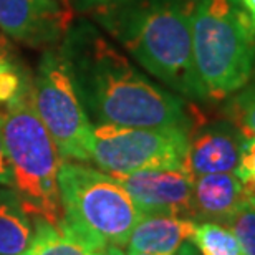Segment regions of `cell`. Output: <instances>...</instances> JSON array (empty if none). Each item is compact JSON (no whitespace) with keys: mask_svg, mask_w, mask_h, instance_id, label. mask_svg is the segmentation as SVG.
<instances>
[{"mask_svg":"<svg viewBox=\"0 0 255 255\" xmlns=\"http://www.w3.org/2000/svg\"><path fill=\"white\" fill-rule=\"evenodd\" d=\"M241 2L244 5V8H246L247 15L251 17L254 27H255V0H241Z\"/></svg>","mask_w":255,"mask_h":255,"instance_id":"obj_22","label":"cell"},{"mask_svg":"<svg viewBox=\"0 0 255 255\" xmlns=\"http://www.w3.org/2000/svg\"><path fill=\"white\" fill-rule=\"evenodd\" d=\"M96 255H128L123 249L121 247H116V246H110V247H106L103 249V251H100V252H95Z\"/></svg>","mask_w":255,"mask_h":255,"instance_id":"obj_23","label":"cell"},{"mask_svg":"<svg viewBox=\"0 0 255 255\" xmlns=\"http://www.w3.org/2000/svg\"><path fill=\"white\" fill-rule=\"evenodd\" d=\"M189 241L201 255H241L236 236L219 222H196Z\"/></svg>","mask_w":255,"mask_h":255,"instance_id":"obj_15","label":"cell"},{"mask_svg":"<svg viewBox=\"0 0 255 255\" xmlns=\"http://www.w3.org/2000/svg\"><path fill=\"white\" fill-rule=\"evenodd\" d=\"M116 2H121V0H78L80 7H85V8H100V7H105V5L116 3Z\"/></svg>","mask_w":255,"mask_h":255,"instance_id":"obj_20","label":"cell"},{"mask_svg":"<svg viewBox=\"0 0 255 255\" xmlns=\"http://www.w3.org/2000/svg\"><path fill=\"white\" fill-rule=\"evenodd\" d=\"M192 48L207 98L236 95L255 70V27L241 0H192Z\"/></svg>","mask_w":255,"mask_h":255,"instance_id":"obj_4","label":"cell"},{"mask_svg":"<svg viewBox=\"0 0 255 255\" xmlns=\"http://www.w3.org/2000/svg\"><path fill=\"white\" fill-rule=\"evenodd\" d=\"M128 255H151V254H142V252H134V251H129L128 249V252H126Z\"/></svg>","mask_w":255,"mask_h":255,"instance_id":"obj_25","label":"cell"},{"mask_svg":"<svg viewBox=\"0 0 255 255\" xmlns=\"http://www.w3.org/2000/svg\"><path fill=\"white\" fill-rule=\"evenodd\" d=\"M196 221L189 217L144 214L132 229L128 249L151 255H174L189 241Z\"/></svg>","mask_w":255,"mask_h":255,"instance_id":"obj_12","label":"cell"},{"mask_svg":"<svg viewBox=\"0 0 255 255\" xmlns=\"http://www.w3.org/2000/svg\"><path fill=\"white\" fill-rule=\"evenodd\" d=\"M191 132L177 128L93 125L90 161L108 174L186 167Z\"/></svg>","mask_w":255,"mask_h":255,"instance_id":"obj_7","label":"cell"},{"mask_svg":"<svg viewBox=\"0 0 255 255\" xmlns=\"http://www.w3.org/2000/svg\"><path fill=\"white\" fill-rule=\"evenodd\" d=\"M252 206L241 179L234 172L194 177L192 217L227 224L244 207Z\"/></svg>","mask_w":255,"mask_h":255,"instance_id":"obj_11","label":"cell"},{"mask_svg":"<svg viewBox=\"0 0 255 255\" xmlns=\"http://www.w3.org/2000/svg\"><path fill=\"white\" fill-rule=\"evenodd\" d=\"M32 86L35 110L62 159L88 162L93 123L76 93L62 48L47 50L42 55Z\"/></svg>","mask_w":255,"mask_h":255,"instance_id":"obj_6","label":"cell"},{"mask_svg":"<svg viewBox=\"0 0 255 255\" xmlns=\"http://www.w3.org/2000/svg\"><path fill=\"white\" fill-rule=\"evenodd\" d=\"M65 0H0V30L18 42L43 45L68 28Z\"/></svg>","mask_w":255,"mask_h":255,"instance_id":"obj_9","label":"cell"},{"mask_svg":"<svg viewBox=\"0 0 255 255\" xmlns=\"http://www.w3.org/2000/svg\"><path fill=\"white\" fill-rule=\"evenodd\" d=\"M63 224L93 252L126 247L141 219L128 191L108 172L63 159L58 171Z\"/></svg>","mask_w":255,"mask_h":255,"instance_id":"obj_5","label":"cell"},{"mask_svg":"<svg viewBox=\"0 0 255 255\" xmlns=\"http://www.w3.org/2000/svg\"><path fill=\"white\" fill-rule=\"evenodd\" d=\"M226 226L236 236L241 255H255V206L244 207Z\"/></svg>","mask_w":255,"mask_h":255,"instance_id":"obj_17","label":"cell"},{"mask_svg":"<svg viewBox=\"0 0 255 255\" xmlns=\"http://www.w3.org/2000/svg\"><path fill=\"white\" fill-rule=\"evenodd\" d=\"M244 136L234 125L219 123L199 129L194 136H189L186 169L191 174H222L236 172Z\"/></svg>","mask_w":255,"mask_h":255,"instance_id":"obj_10","label":"cell"},{"mask_svg":"<svg viewBox=\"0 0 255 255\" xmlns=\"http://www.w3.org/2000/svg\"><path fill=\"white\" fill-rule=\"evenodd\" d=\"M62 50L93 125L189 131L186 101L142 75L91 23L71 27Z\"/></svg>","mask_w":255,"mask_h":255,"instance_id":"obj_1","label":"cell"},{"mask_svg":"<svg viewBox=\"0 0 255 255\" xmlns=\"http://www.w3.org/2000/svg\"><path fill=\"white\" fill-rule=\"evenodd\" d=\"M98 12L103 27L154 78L184 98H207L194 60L191 5L179 0L116 2Z\"/></svg>","mask_w":255,"mask_h":255,"instance_id":"obj_2","label":"cell"},{"mask_svg":"<svg viewBox=\"0 0 255 255\" xmlns=\"http://www.w3.org/2000/svg\"><path fill=\"white\" fill-rule=\"evenodd\" d=\"M229 116L244 136L255 137V83H247L237 91L229 105Z\"/></svg>","mask_w":255,"mask_h":255,"instance_id":"obj_16","label":"cell"},{"mask_svg":"<svg viewBox=\"0 0 255 255\" xmlns=\"http://www.w3.org/2000/svg\"><path fill=\"white\" fill-rule=\"evenodd\" d=\"M234 174L241 179L249 201L252 206H255V137H244L241 161Z\"/></svg>","mask_w":255,"mask_h":255,"instance_id":"obj_18","label":"cell"},{"mask_svg":"<svg viewBox=\"0 0 255 255\" xmlns=\"http://www.w3.org/2000/svg\"><path fill=\"white\" fill-rule=\"evenodd\" d=\"M0 132L12 171V189L30 217L63 221L58 171L62 156L35 110L32 81L0 106Z\"/></svg>","mask_w":255,"mask_h":255,"instance_id":"obj_3","label":"cell"},{"mask_svg":"<svg viewBox=\"0 0 255 255\" xmlns=\"http://www.w3.org/2000/svg\"><path fill=\"white\" fill-rule=\"evenodd\" d=\"M33 236L22 255H96L88 249L63 221L52 224L45 219L32 217Z\"/></svg>","mask_w":255,"mask_h":255,"instance_id":"obj_14","label":"cell"},{"mask_svg":"<svg viewBox=\"0 0 255 255\" xmlns=\"http://www.w3.org/2000/svg\"><path fill=\"white\" fill-rule=\"evenodd\" d=\"M128 191L141 216L192 217L194 176L186 167L146 169L129 174H111Z\"/></svg>","mask_w":255,"mask_h":255,"instance_id":"obj_8","label":"cell"},{"mask_svg":"<svg viewBox=\"0 0 255 255\" xmlns=\"http://www.w3.org/2000/svg\"><path fill=\"white\" fill-rule=\"evenodd\" d=\"M0 186L12 187V171H10V164L7 159V152H5L2 132H0Z\"/></svg>","mask_w":255,"mask_h":255,"instance_id":"obj_19","label":"cell"},{"mask_svg":"<svg viewBox=\"0 0 255 255\" xmlns=\"http://www.w3.org/2000/svg\"><path fill=\"white\" fill-rule=\"evenodd\" d=\"M10 58H12V57H10V53L7 52V50L0 47V68H2V66L7 63Z\"/></svg>","mask_w":255,"mask_h":255,"instance_id":"obj_24","label":"cell"},{"mask_svg":"<svg viewBox=\"0 0 255 255\" xmlns=\"http://www.w3.org/2000/svg\"><path fill=\"white\" fill-rule=\"evenodd\" d=\"M174 255H201V254H199V251L192 246L191 242H184Z\"/></svg>","mask_w":255,"mask_h":255,"instance_id":"obj_21","label":"cell"},{"mask_svg":"<svg viewBox=\"0 0 255 255\" xmlns=\"http://www.w3.org/2000/svg\"><path fill=\"white\" fill-rule=\"evenodd\" d=\"M33 236L32 219L13 189L0 187V255H22Z\"/></svg>","mask_w":255,"mask_h":255,"instance_id":"obj_13","label":"cell"}]
</instances>
